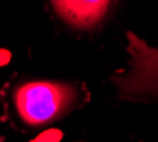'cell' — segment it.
Segmentation results:
<instances>
[{"instance_id": "obj_1", "label": "cell", "mask_w": 158, "mask_h": 142, "mask_svg": "<svg viewBox=\"0 0 158 142\" xmlns=\"http://www.w3.org/2000/svg\"><path fill=\"white\" fill-rule=\"evenodd\" d=\"M77 97L76 88L61 83L33 81L16 90L19 115L27 125H43L63 115Z\"/></svg>"}, {"instance_id": "obj_4", "label": "cell", "mask_w": 158, "mask_h": 142, "mask_svg": "<svg viewBox=\"0 0 158 142\" xmlns=\"http://www.w3.org/2000/svg\"><path fill=\"white\" fill-rule=\"evenodd\" d=\"M61 134L57 131H48L46 134H41L39 138H36L33 142H59Z\"/></svg>"}, {"instance_id": "obj_5", "label": "cell", "mask_w": 158, "mask_h": 142, "mask_svg": "<svg viewBox=\"0 0 158 142\" xmlns=\"http://www.w3.org/2000/svg\"><path fill=\"white\" fill-rule=\"evenodd\" d=\"M0 142H2V139H0Z\"/></svg>"}, {"instance_id": "obj_3", "label": "cell", "mask_w": 158, "mask_h": 142, "mask_svg": "<svg viewBox=\"0 0 158 142\" xmlns=\"http://www.w3.org/2000/svg\"><path fill=\"white\" fill-rule=\"evenodd\" d=\"M53 7L67 23L88 29L104 17L110 2H53Z\"/></svg>"}, {"instance_id": "obj_2", "label": "cell", "mask_w": 158, "mask_h": 142, "mask_svg": "<svg viewBox=\"0 0 158 142\" xmlns=\"http://www.w3.org/2000/svg\"><path fill=\"white\" fill-rule=\"evenodd\" d=\"M130 63L124 74L111 77L120 95L131 99L158 98V48L128 31Z\"/></svg>"}]
</instances>
